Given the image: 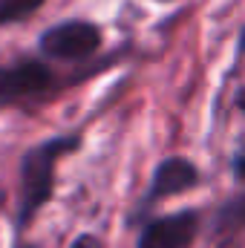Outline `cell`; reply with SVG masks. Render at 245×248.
I'll return each mask as SVG.
<instances>
[{"mask_svg":"<svg viewBox=\"0 0 245 248\" xmlns=\"http://www.w3.org/2000/svg\"><path fill=\"white\" fill-rule=\"evenodd\" d=\"M55 87V75L46 63L23 61L12 66H0V104H12L20 98L44 95Z\"/></svg>","mask_w":245,"mask_h":248,"instance_id":"obj_4","label":"cell"},{"mask_svg":"<svg viewBox=\"0 0 245 248\" xmlns=\"http://www.w3.org/2000/svg\"><path fill=\"white\" fill-rule=\"evenodd\" d=\"M243 52H245V29H243Z\"/></svg>","mask_w":245,"mask_h":248,"instance_id":"obj_11","label":"cell"},{"mask_svg":"<svg viewBox=\"0 0 245 248\" xmlns=\"http://www.w3.org/2000/svg\"><path fill=\"white\" fill-rule=\"evenodd\" d=\"M17 248H32V246H17Z\"/></svg>","mask_w":245,"mask_h":248,"instance_id":"obj_12","label":"cell"},{"mask_svg":"<svg viewBox=\"0 0 245 248\" xmlns=\"http://www.w3.org/2000/svg\"><path fill=\"white\" fill-rule=\"evenodd\" d=\"M69 248H104V243H101L98 237H92V234H81Z\"/></svg>","mask_w":245,"mask_h":248,"instance_id":"obj_8","label":"cell"},{"mask_svg":"<svg viewBox=\"0 0 245 248\" xmlns=\"http://www.w3.org/2000/svg\"><path fill=\"white\" fill-rule=\"evenodd\" d=\"M199 182H202V173H199V168L190 159H184V156H168V159H162L156 165L150 187H147V193L141 199V208H150V205H156V202H162L168 196L187 193Z\"/></svg>","mask_w":245,"mask_h":248,"instance_id":"obj_5","label":"cell"},{"mask_svg":"<svg viewBox=\"0 0 245 248\" xmlns=\"http://www.w3.org/2000/svg\"><path fill=\"white\" fill-rule=\"evenodd\" d=\"M44 6V0H0V26L3 23H17L35 15Z\"/></svg>","mask_w":245,"mask_h":248,"instance_id":"obj_7","label":"cell"},{"mask_svg":"<svg viewBox=\"0 0 245 248\" xmlns=\"http://www.w3.org/2000/svg\"><path fill=\"white\" fill-rule=\"evenodd\" d=\"M199 234V211H176L144 222L136 248H190Z\"/></svg>","mask_w":245,"mask_h":248,"instance_id":"obj_3","label":"cell"},{"mask_svg":"<svg viewBox=\"0 0 245 248\" xmlns=\"http://www.w3.org/2000/svg\"><path fill=\"white\" fill-rule=\"evenodd\" d=\"M237 104H240V110H243V113H245V93H243V95H240V101H237Z\"/></svg>","mask_w":245,"mask_h":248,"instance_id":"obj_10","label":"cell"},{"mask_svg":"<svg viewBox=\"0 0 245 248\" xmlns=\"http://www.w3.org/2000/svg\"><path fill=\"white\" fill-rule=\"evenodd\" d=\"M214 228H216L219 234L243 231V228H245V199H231L228 205H222V208H219V214H216Z\"/></svg>","mask_w":245,"mask_h":248,"instance_id":"obj_6","label":"cell"},{"mask_svg":"<svg viewBox=\"0 0 245 248\" xmlns=\"http://www.w3.org/2000/svg\"><path fill=\"white\" fill-rule=\"evenodd\" d=\"M41 52L55 61H81L101 46V29L90 20H63L41 35Z\"/></svg>","mask_w":245,"mask_h":248,"instance_id":"obj_2","label":"cell"},{"mask_svg":"<svg viewBox=\"0 0 245 248\" xmlns=\"http://www.w3.org/2000/svg\"><path fill=\"white\" fill-rule=\"evenodd\" d=\"M81 147V136H55L32 150L23 153L20 159V199H17V231H23L38 211L52 199L55 193V168L66 153Z\"/></svg>","mask_w":245,"mask_h":248,"instance_id":"obj_1","label":"cell"},{"mask_svg":"<svg viewBox=\"0 0 245 248\" xmlns=\"http://www.w3.org/2000/svg\"><path fill=\"white\" fill-rule=\"evenodd\" d=\"M234 173H237V179H245V156L234 159Z\"/></svg>","mask_w":245,"mask_h":248,"instance_id":"obj_9","label":"cell"}]
</instances>
